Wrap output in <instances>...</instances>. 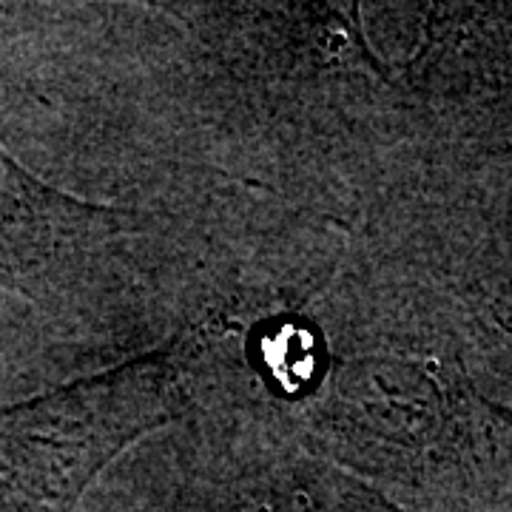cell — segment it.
I'll list each match as a JSON object with an SVG mask.
<instances>
[{
	"label": "cell",
	"mask_w": 512,
	"mask_h": 512,
	"mask_svg": "<svg viewBox=\"0 0 512 512\" xmlns=\"http://www.w3.org/2000/svg\"><path fill=\"white\" fill-rule=\"evenodd\" d=\"M265 512H404L322 461L296 458L276 478Z\"/></svg>",
	"instance_id": "cell-1"
}]
</instances>
